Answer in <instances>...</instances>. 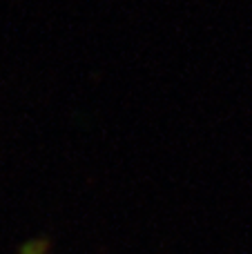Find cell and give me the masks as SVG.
I'll list each match as a JSON object with an SVG mask.
<instances>
[{"label":"cell","mask_w":252,"mask_h":254,"mask_svg":"<svg viewBox=\"0 0 252 254\" xmlns=\"http://www.w3.org/2000/svg\"><path fill=\"white\" fill-rule=\"evenodd\" d=\"M52 248L49 237H31L18 246V254H52Z\"/></svg>","instance_id":"cell-1"}]
</instances>
